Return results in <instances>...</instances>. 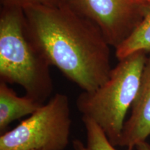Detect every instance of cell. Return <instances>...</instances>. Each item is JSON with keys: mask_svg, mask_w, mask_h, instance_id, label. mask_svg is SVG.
I'll use <instances>...</instances> for the list:
<instances>
[{"mask_svg": "<svg viewBox=\"0 0 150 150\" xmlns=\"http://www.w3.org/2000/svg\"><path fill=\"white\" fill-rule=\"evenodd\" d=\"M136 150H150V145L146 141L142 142L136 146Z\"/></svg>", "mask_w": 150, "mask_h": 150, "instance_id": "8fae6325", "label": "cell"}, {"mask_svg": "<svg viewBox=\"0 0 150 150\" xmlns=\"http://www.w3.org/2000/svg\"><path fill=\"white\" fill-rule=\"evenodd\" d=\"M82 121L86 129V143L80 140H74L72 147L74 150H117L109 142L102 129L93 120L82 116ZM133 149L127 148V150Z\"/></svg>", "mask_w": 150, "mask_h": 150, "instance_id": "9c48e42d", "label": "cell"}, {"mask_svg": "<svg viewBox=\"0 0 150 150\" xmlns=\"http://www.w3.org/2000/svg\"><path fill=\"white\" fill-rule=\"evenodd\" d=\"M150 136V52L140 78L130 117L125 121L118 146L134 149Z\"/></svg>", "mask_w": 150, "mask_h": 150, "instance_id": "8992f818", "label": "cell"}, {"mask_svg": "<svg viewBox=\"0 0 150 150\" xmlns=\"http://www.w3.org/2000/svg\"><path fill=\"white\" fill-rule=\"evenodd\" d=\"M115 56L120 60L137 52H150V2L147 4L143 18L133 32L115 49Z\"/></svg>", "mask_w": 150, "mask_h": 150, "instance_id": "ba28073f", "label": "cell"}, {"mask_svg": "<svg viewBox=\"0 0 150 150\" xmlns=\"http://www.w3.org/2000/svg\"><path fill=\"white\" fill-rule=\"evenodd\" d=\"M142 1H143L145 4H148L150 2V0H142Z\"/></svg>", "mask_w": 150, "mask_h": 150, "instance_id": "7c38bea8", "label": "cell"}, {"mask_svg": "<svg viewBox=\"0 0 150 150\" xmlns=\"http://www.w3.org/2000/svg\"><path fill=\"white\" fill-rule=\"evenodd\" d=\"M1 6L26 9L33 6H54L67 3V0H0Z\"/></svg>", "mask_w": 150, "mask_h": 150, "instance_id": "30bf717a", "label": "cell"}, {"mask_svg": "<svg viewBox=\"0 0 150 150\" xmlns=\"http://www.w3.org/2000/svg\"><path fill=\"white\" fill-rule=\"evenodd\" d=\"M72 118L69 99L56 93L47 103L0 136V150H65Z\"/></svg>", "mask_w": 150, "mask_h": 150, "instance_id": "277c9868", "label": "cell"}, {"mask_svg": "<svg viewBox=\"0 0 150 150\" xmlns=\"http://www.w3.org/2000/svg\"><path fill=\"white\" fill-rule=\"evenodd\" d=\"M50 66L28 29L24 11L1 6L0 12V79L17 84L25 95L45 104L54 83Z\"/></svg>", "mask_w": 150, "mask_h": 150, "instance_id": "7a4b0ae2", "label": "cell"}, {"mask_svg": "<svg viewBox=\"0 0 150 150\" xmlns=\"http://www.w3.org/2000/svg\"><path fill=\"white\" fill-rule=\"evenodd\" d=\"M67 3L96 24L115 49L140 23L147 5L142 0H67Z\"/></svg>", "mask_w": 150, "mask_h": 150, "instance_id": "5b68a950", "label": "cell"}, {"mask_svg": "<svg viewBox=\"0 0 150 150\" xmlns=\"http://www.w3.org/2000/svg\"><path fill=\"white\" fill-rule=\"evenodd\" d=\"M29 33L50 64L86 92L110 76V45L94 22L67 3L24 9Z\"/></svg>", "mask_w": 150, "mask_h": 150, "instance_id": "6da1fadb", "label": "cell"}, {"mask_svg": "<svg viewBox=\"0 0 150 150\" xmlns=\"http://www.w3.org/2000/svg\"><path fill=\"white\" fill-rule=\"evenodd\" d=\"M42 106L26 95L19 97L6 83L0 81V131L16 120L31 115Z\"/></svg>", "mask_w": 150, "mask_h": 150, "instance_id": "52a82bcc", "label": "cell"}, {"mask_svg": "<svg viewBox=\"0 0 150 150\" xmlns=\"http://www.w3.org/2000/svg\"><path fill=\"white\" fill-rule=\"evenodd\" d=\"M148 54L140 51L119 61L102 85L83 91L76 99L79 111L102 129L113 146H117L125 117L136 98Z\"/></svg>", "mask_w": 150, "mask_h": 150, "instance_id": "3957f363", "label": "cell"}]
</instances>
